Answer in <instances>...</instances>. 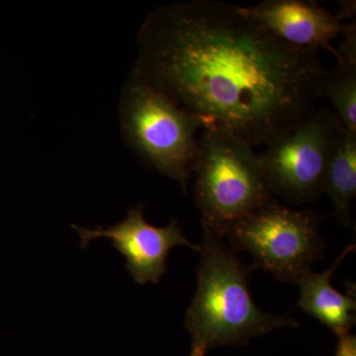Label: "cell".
Returning a JSON list of instances; mask_svg holds the SVG:
<instances>
[{"instance_id": "6da1fadb", "label": "cell", "mask_w": 356, "mask_h": 356, "mask_svg": "<svg viewBox=\"0 0 356 356\" xmlns=\"http://www.w3.org/2000/svg\"><path fill=\"white\" fill-rule=\"evenodd\" d=\"M327 74L317 53L278 39L245 6L192 0L147 16L132 74L203 128L225 129L254 147L315 110Z\"/></svg>"}, {"instance_id": "7a4b0ae2", "label": "cell", "mask_w": 356, "mask_h": 356, "mask_svg": "<svg viewBox=\"0 0 356 356\" xmlns=\"http://www.w3.org/2000/svg\"><path fill=\"white\" fill-rule=\"evenodd\" d=\"M202 229L197 289L185 317L191 356H206L219 346H243L281 327H299L297 321L264 313L255 305L248 286L252 267L243 264L225 236Z\"/></svg>"}, {"instance_id": "3957f363", "label": "cell", "mask_w": 356, "mask_h": 356, "mask_svg": "<svg viewBox=\"0 0 356 356\" xmlns=\"http://www.w3.org/2000/svg\"><path fill=\"white\" fill-rule=\"evenodd\" d=\"M202 130L193 168L194 196L202 228L225 236L234 222L274 197L254 147L225 129Z\"/></svg>"}, {"instance_id": "277c9868", "label": "cell", "mask_w": 356, "mask_h": 356, "mask_svg": "<svg viewBox=\"0 0 356 356\" xmlns=\"http://www.w3.org/2000/svg\"><path fill=\"white\" fill-rule=\"evenodd\" d=\"M120 118L129 146L187 194L197 156L196 133L202 122L133 74L122 93Z\"/></svg>"}, {"instance_id": "5b68a950", "label": "cell", "mask_w": 356, "mask_h": 356, "mask_svg": "<svg viewBox=\"0 0 356 356\" xmlns=\"http://www.w3.org/2000/svg\"><path fill=\"white\" fill-rule=\"evenodd\" d=\"M321 217L273 199L234 222L227 231L229 247L254 259L252 269H264L282 282L297 284L324 254Z\"/></svg>"}, {"instance_id": "8992f818", "label": "cell", "mask_w": 356, "mask_h": 356, "mask_svg": "<svg viewBox=\"0 0 356 356\" xmlns=\"http://www.w3.org/2000/svg\"><path fill=\"white\" fill-rule=\"evenodd\" d=\"M344 132L336 114L315 109L266 146L259 158L273 197L298 205L324 194L327 168Z\"/></svg>"}, {"instance_id": "52a82bcc", "label": "cell", "mask_w": 356, "mask_h": 356, "mask_svg": "<svg viewBox=\"0 0 356 356\" xmlns=\"http://www.w3.org/2000/svg\"><path fill=\"white\" fill-rule=\"evenodd\" d=\"M145 206L138 204L128 211L127 217L108 229H84L76 225L81 236V245L86 248L95 238H106L126 259V269L138 284L159 283L168 271V255L178 245L200 252V247L189 242L177 220L166 227H156L147 222Z\"/></svg>"}, {"instance_id": "ba28073f", "label": "cell", "mask_w": 356, "mask_h": 356, "mask_svg": "<svg viewBox=\"0 0 356 356\" xmlns=\"http://www.w3.org/2000/svg\"><path fill=\"white\" fill-rule=\"evenodd\" d=\"M245 9L285 43L317 54L324 49L334 54L339 62L341 58L332 48V41L355 25V21L344 22L318 2L307 0H266Z\"/></svg>"}, {"instance_id": "9c48e42d", "label": "cell", "mask_w": 356, "mask_h": 356, "mask_svg": "<svg viewBox=\"0 0 356 356\" xmlns=\"http://www.w3.org/2000/svg\"><path fill=\"white\" fill-rule=\"evenodd\" d=\"M355 250V245H348L324 273L309 271L297 283L300 287L298 307L339 337L350 334L355 325L356 302L355 295H343L334 289L331 280L337 267Z\"/></svg>"}, {"instance_id": "30bf717a", "label": "cell", "mask_w": 356, "mask_h": 356, "mask_svg": "<svg viewBox=\"0 0 356 356\" xmlns=\"http://www.w3.org/2000/svg\"><path fill=\"white\" fill-rule=\"evenodd\" d=\"M324 193L331 199L334 216L348 226L356 194V135L343 133L327 168Z\"/></svg>"}, {"instance_id": "8fae6325", "label": "cell", "mask_w": 356, "mask_h": 356, "mask_svg": "<svg viewBox=\"0 0 356 356\" xmlns=\"http://www.w3.org/2000/svg\"><path fill=\"white\" fill-rule=\"evenodd\" d=\"M322 98L332 103L344 130L356 135V62L343 58L332 72H327Z\"/></svg>"}, {"instance_id": "7c38bea8", "label": "cell", "mask_w": 356, "mask_h": 356, "mask_svg": "<svg viewBox=\"0 0 356 356\" xmlns=\"http://www.w3.org/2000/svg\"><path fill=\"white\" fill-rule=\"evenodd\" d=\"M336 356H356V339L353 334L339 337L337 344Z\"/></svg>"}, {"instance_id": "4fadbf2b", "label": "cell", "mask_w": 356, "mask_h": 356, "mask_svg": "<svg viewBox=\"0 0 356 356\" xmlns=\"http://www.w3.org/2000/svg\"><path fill=\"white\" fill-rule=\"evenodd\" d=\"M339 13L337 14V17L341 20L350 19L355 18V1H339Z\"/></svg>"}]
</instances>
